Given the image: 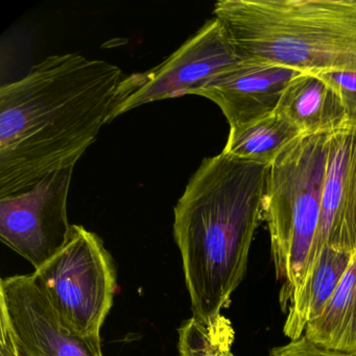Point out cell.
<instances>
[{"label":"cell","mask_w":356,"mask_h":356,"mask_svg":"<svg viewBox=\"0 0 356 356\" xmlns=\"http://www.w3.org/2000/svg\"><path fill=\"white\" fill-rule=\"evenodd\" d=\"M122 70L79 54L47 57L0 88V197L74 168L104 124Z\"/></svg>","instance_id":"cell-1"},{"label":"cell","mask_w":356,"mask_h":356,"mask_svg":"<svg viewBox=\"0 0 356 356\" xmlns=\"http://www.w3.org/2000/svg\"><path fill=\"white\" fill-rule=\"evenodd\" d=\"M270 168L224 152L205 158L175 207V241L201 322L220 318L245 278Z\"/></svg>","instance_id":"cell-2"},{"label":"cell","mask_w":356,"mask_h":356,"mask_svg":"<svg viewBox=\"0 0 356 356\" xmlns=\"http://www.w3.org/2000/svg\"><path fill=\"white\" fill-rule=\"evenodd\" d=\"M213 14L243 59L356 74V0H220Z\"/></svg>","instance_id":"cell-3"},{"label":"cell","mask_w":356,"mask_h":356,"mask_svg":"<svg viewBox=\"0 0 356 356\" xmlns=\"http://www.w3.org/2000/svg\"><path fill=\"white\" fill-rule=\"evenodd\" d=\"M329 135L302 136L270 165L264 220L283 312L305 278L322 213Z\"/></svg>","instance_id":"cell-4"},{"label":"cell","mask_w":356,"mask_h":356,"mask_svg":"<svg viewBox=\"0 0 356 356\" xmlns=\"http://www.w3.org/2000/svg\"><path fill=\"white\" fill-rule=\"evenodd\" d=\"M33 277L72 332L102 343L101 329L113 305L116 268L101 237L72 225L63 249Z\"/></svg>","instance_id":"cell-5"},{"label":"cell","mask_w":356,"mask_h":356,"mask_svg":"<svg viewBox=\"0 0 356 356\" xmlns=\"http://www.w3.org/2000/svg\"><path fill=\"white\" fill-rule=\"evenodd\" d=\"M243 60L222 24L212 18L159 65L124 76L107 124L145 104L197 95L208 83Z\"/></svg>","instance_id":"cell-6"},{"label":"cell","mask_w":356,"mask_h":356,"mask_svg":"<svg viewBox=\"0 0 356 356\" xmlns=\"http://www.w3.org/2000/svg\"><path fill=\"white\" fill-rule=\"evenodd\" d=\"M74 168H64L16 195L0 197V239L38 270L67 243V199Z\"/></svg>","instance_id":"cell-7"},{"label":"cell","mask_w":356,"mask_h":356,"mask_svg":"<svg viewBox=\"0 0 356 356\" xmlns=\"http://www.w3.org/2000/svg\"><path fill=\"white\" fill-rule=\"evenodd\" d=\"M0 305L9 314L20 356H104L102 343L62 322L33 274L1 279Z\"/></svg>","instance_id":"cell-8"},{"label":"cell","mask_w":356,"mask_h":356,"mask_svg":"<svg viewBox=\"0 0 356 356\" xmlns=\"http://www.w3.org/2000/svg\"><path fill=\"white\" fill-rule=\"evenodd\" d=\"M325 245L356 251V124L329 135L320 229L305 278Z\"/></svg>","instance_id":"cell-9"},{"label":"cell","mask_w":356,"mask_h":356,"mask_svg":"<svg viewBox=\"0 0 356 356\" xmlns=\"http://www.w3.org/2000/svg\"><path fill=\"white\" fill-rule=\"evenodd\" d=\"M299 70L243 59L197 91L220 107L230 129L241 128L275 113L285 89Z\"/></svg>","instance_id":"cell-10"},{"label":"cell","mask_w":356,"mask_h":356,"mask_svg":"<svg viewBox=\"0 0 356 356\" xmlns=\"http://www.w3.org/2000/svg\"><path fill=\"white\" fill-rule=\"evenodd\" d=\"M277 112L293 122L303 136L331 135L350 124L339 93L314 72H301L291 80Z\"/></svg>","instance_id":"cell-11"},{"label":"cell","mask_w":356,"mask_h":356,"mask_svg":"<svg viewBox=\"0 0 356 356\" xmlns=\"http://www.w3.org/2000/svg\"><path fill=\"white\" fill-rule=\"evenodd\" d=\"M353 254L327 245L323 247L312 270L287 308L283 333L289 341L303 337L307 325L322 314L334 295Z\"/></svg>","instance_id":"cell-12"},{"label":"cell","mask_w":356,"mask_h":356,"mask_svg":"<svg viewBox=\"0 0 356 356\" xmlns=\"http://www.w3.org/2000/svg\"><path fill=\"white\" fill-rule=\"evenodd\" d=\"M304 337L320 347L356 355V251L334 295Z\"/></svg>","instance_id":"cell-13"},{"label":"cell","mask_w":356,"mask_h":356,"mask_svg":"<svg viewBox=\"0 0 356 356\" xmlns=\"http://www.w3.org/2000/svg\"><path fill=\"white\" fill-rule=\"evenodd\" d=\"M303 136L278 112L237 129H230L222 152L245 161L270 166Z\"/></svg>","instance_id":"cell-14"},{"label":"cell","mask_w":356,"mask_h":356,"mask_svg":"<svg viewBox=\"0 0 356 356\" xmlns=\"http://www.w3.org/2000/svg\"><path fill=\"white\" fill-rule=\"evenodd\" d=\"M180 356H235L231 351L235 331L224 314L213 322L191 318L178 329Z\"/></svg>","instance_id":"cell-15"},{"label":"cell","mask_w":356,"mask_h":356,"mask_svg":"<svg viewBox=\"0 0 356 356\" xmlns=\"http://www.w3.org/2000/svg\"><path fill=\"white\" fill-rule=\"evenodd\" d=\"M318 74L339 93L347 110L350 124H356L355 72H325Z\"/></svg>","instance_id":"cell-16"},{"label":"cell","mask_w":356,"mask_h":356,"mask_svg":"<svg viewBox=\"0 0 356 356\" xmlns=\"http://www.w3.org/2000/svg\"><path fill=\"white\" fill-rule=\"evenodd\" d=\"M268 356H356L351 354L341 353L334 350L326 349L312 343L305 337H301L295 341L279 347L273 348Z\"/></svg>","instance_id":"cell-17"},{"label":"cell","mask_w":356,"mask_h":356,"mask_svg":"<svg viewBox=\"0 0 356 356\" xmlns=\"http://www.w3.org/2000/svg\"><path fill=\"white\" fill-rule=\"evenodd\" d=\"M1 318H0V328H1V337H0V356H20L18 352L17 343L14 335L13 326L9 314L3 306L0 305Z\"/></svg>","instance_id":"cell-18"}]
</instances>
